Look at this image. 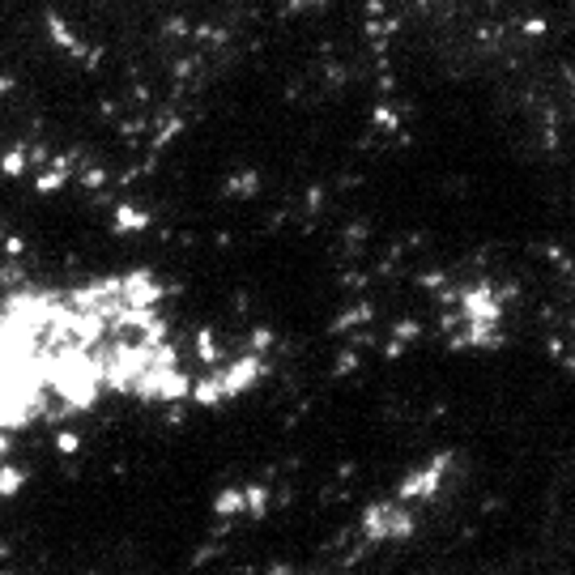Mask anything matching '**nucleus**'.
<instances>
[{"label":"nucleus","mask_w":575,"mask_h":575,"mask_svg":"<svg viewBox=\"0 0 575 575\" xmlns=\"http://www.w3.org/2000/svg\"><path fill=\"white\" fill-rule=\"evenodd\" d=\"M171 286L149 269L34 277L0 294V503L26 478V452L119 405H217L247 392L264 362L188 371Z\"/></svg>","instance_id":"f257e3e1"},{"label":"nucleus","mask_w":575,"mask_h":575,"mask_svg":"<svg viewBox=\"0 0 575 575\" xmlns=\"http://www.w3.org/2000/svg\"><path fill=\"white\" fill-rule=\"evenodd\" d=\"M362 525H367V537L371 542H384L388 537V507H367Z\"/></svg>","instance_id":"f03ea898"},{"label":"nucleus","mask_w":575,"mask_h":575,"mask_svg":"<svg viewBox=\"0 0 575 575\" xmlns=\"http://www.w3.org/2000/svg\"><path fill=\"white\" fill-rule=\"evenodd\" d=\"M567 371H575V358H567Z\"/></svg>","instance_id":"7ed1b4c3"}]
</instances>
